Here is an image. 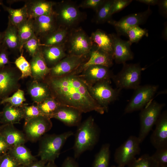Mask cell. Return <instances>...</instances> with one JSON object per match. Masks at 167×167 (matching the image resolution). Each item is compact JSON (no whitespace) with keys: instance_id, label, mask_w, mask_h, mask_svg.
I'll return each instance as SVG.
<instances>
[{"instance_id":"1","label":"cell","mask_w":167,"mask_h":167,"mask_svg":"<svg viewBox=\"0 0 167 167\" xmlns=\"http://www.w3.org/2000/svg\"><path fill=\"white\" fill-rule=\"evenodd\" d=\"M46 83L52 96L63 106L74 108L82 113L95 111L102 114L105 112L92 96L87 84L78 75L49 76Z\"/></svg>"},{"instance_id":"2","label":"cell","mask_w":167,"mask_h":167,"mask_svg":"<svg viewBox=\"0 0 167 167\" xmlns=\"http://www.w3.org/2000/svg\"><path fill=\"white\" fill-rule=\"evenodd\" d=\"M100 131L94 119L90 116L78 126L73 147L74 158L79 157L85 152L92 149L97 143Z\"/></svg>"},{"instance_id":"3","label":"cell","mask_w":167,"mask_h":167,"mask_svg":"<svg viewBox=\"0 0 167 167\" xmlns=\"http://www.w3.org/2000/svg\"><path fill=\"white\" fill-rule=\"evenodd\" d=\"M74 135L71 131L59 134L46 135L41 139L39 156L46 163L54 162L60 154L61 150L67 139Z\"/></svg>"},{"instance_id":"4","label":"cell","mask_w":167,"mask_h":167,"mask_svg":"<svg viewBox=\"0 0 167 167\" xmlns=\"http://www.w3.org/2000/svg\"><path fill=\"white\" fill-rule=\"evenodd\" d=\"M123 64L121 70L112 79L118 89L135 90L139 85L142 71L145 68L138 63Z\"/></svg>"},{"instance_id":"5","label":"cell","mask_w":167,"mask_h":167,"mask_svg":"<svg viewBox=\"0 0 167 167\" xmlns=\"http://www.w3.org/2000/svg\"><path fill=\"white\" fill-rule=\"evenodd\" d=\"M165 105L164 104L152 100L141 109L139 114L140 128L138 136L141 143L155 125Z\"/></svg>"},{"instance_id":"6","label":"cell","mask_w":167,"mask_h":167,"mask_svg":"<svg viewBox=\"0 0 167 167\" xmlns=\"http://www.w3.org/2000/svg\"><path fill=\"white\" fill-rule=\"evenodd\" d=\"M110 83V80H108L98 82L92 85L87 84L92 96L105 112L108 111L109 105L118 98L121 90L117 88L113 89Z\"/></svg>"},{"instance_id":"7","label":"cell","mask_w":167,"mask_h":167,"mask_svg":"<svg viewBox=\"0 0 167 167\" xmlns=\"http://www.w3.org/2000/svg\"><path fill=\"white\" fill-rule=\"evenodd\" d=\"M158 88V85H139L134 90L132 97L125 109L124 113H130L143 108L152 100Z\"/></svg>"},{"instance_id":"8","label":"cell","mask_w":167,"mask_h":167,"mask_svg":"<svg viewBox=\"0 0 167 167\" xmlns=\"http://www.w3.org/2000/svg\"><path fill=\"white\" fill-rule=\"evenodd\" d=\"M141 143L138 137L131 135L115 150L114 160L118 165L125 167L139 154Z\"/></svg>"},{"instance_id":"9","label":"cell","mask_w":167,"mask_h":167,"mask_svg":"<svg viewBox=\"0 0 167 167\" xmlns=\"http://www.w3.org/2000/svg\"><path fill=\"white\" fill-rule=\"evenodd\" d=\"M67 41L69 54L88 55L93 46L90 37L81 29L75 30L69 34Z\"/></svg>"},{"instance_id":"10","label":"cell","mask_w":167,"mask_h":167,"mask_svg":"<svg viewBox=\"0 0 167 167\" xmlns=\"http://www.w3.org/2000/svg\"><path fill=\"white\" fill-rule=\"evenodd\" d=\"M54 11L59 26L68 28L76 24L81 18L79 10L71 3L56 2Z\"/></svg>"},{"instance_id":"11","label":"cell","mask_w":167,"mask_h":167,"mask_svg":"<svg viewBox=\"0 0 167 167\" xmlns=\"http://www.w3.org/2000/svg\"><path fill=\"white\" fill-rule=\"evenodd\" d=\"M150 7L142 12L131 14L123 17L118 21L110 19L107 22L114 27L119 36H126L128 30L131 28L143 24L151 14Z\"/></svg>"},{"instance_id":"12","label":"cell","mask_w":167,"mask_h":167,"mask_svg":"<svg viewBox=\"0 0 167 167\" xmlns=\"http://www.w3.org/2000/svg\"><path fill=\"white\" fill-rule=\"evenodd\" d=\"M20 74L16 68L7 65L0 69V99L9 96L19 88Z\"/></svg>"},{"instance_id":"13","label":"cell","mask_w":167,"mask_h":167,"mask_svg":"<svg viewBox=\"0 0 167 167\" xmlns=\"http://www.w3.org/2000/svg\"><path fill=\"white\" fill-rule=\"evenodd\" d=\"M52 126L50 118L45 116H40L25 121L24 128L26 137L34 141L49 131Z\"/></svg>"},{"instance_id":"14","label":"cell","mask_w":167,"mask_h":167,"mask_svg":"<svg viewBox=\"0 0 167 167\" xmlns=\"http://www.w3.org/2000/svg\"><path fill=\"white\" fill-rule=\"evenodd\" d=\"M87 56L67 55L51 68L49 76L59 77L71 74L86 61Z\"/></svg>"},{"instance_id":"15","label":"cell","mask_w":167,"mask_h":167,"mask_svg":"<svg viewBox=\"0 0 167 167\" xmlns=\"http://www.w3.org/2000/svg\"><path fill=\"white\" fill-rule=\"evenodd\" d=\"M109 34L112 41V57L116 63L123 64L132 60L134 54L131 49L132 43L129 40H122L117 34Z\"/></svg>"},{"instance_id":"16","label":"cell","mask_w":167,"mask_h":167,"mask_svg":"<svg viewBox=\"0 0 167 167\" xmlns=\"http://www.w3.org/2000/svg\"><path fill=\"white\" fill-rule=\"evenodd\" d=\"M89 54L88 60L70 74L78 75L92 66L101 65L109 68L113 64V60L112 56L98 49L94 45Z\"/></svg>"},{"instance_id":"17","label":"cell","mask_w":167,"mask_h":167,"mask_svg":"<svg viewBox=\"0 0 167 167\" xmlns=\"http://www.w3.org/2000/svg\"><path fill=\"white\" fill-rule=\"evenodd\" d=\"M35 35L39 39L56 30L59 27L54 13L32 19Z\"/></svg>"},{"instance_id":"18","label":"cell","mask_w":167,"mask_h":167,"mask_svg":"<svg viewBox=\"0 0 167 167\" xmlns=\"http://www.w3.org/2000/svg\"><path fill=\"white\" fill-rule=\"evenodd\" d=\"M109 68L101 65H94L87 68L79 75L88 85L100 82L110 80L113 75Z\"/></svg>"},{"instance_id":"19","label":"cell","mask_w":167,"mask_h":167,"mask_svg":"<svg viewBox=\"0 0 167 167\" xmlns=\"http://www.w3.org/2000/svg\"><path fill=\"white\" fill-rule=\"evenodd\" d=\"M150 137V142L156 149L167 147V112L161 113Z\"/></svg>"},{"instance_id":"20","label":"cell","mask_w":167,"mask_h":167,"mask_svg":"<svg viewBox=\"0 0 167 167\" xmlns=\"http://www.w3.org/2000/svg\"><path fill=\"white\" fill-rule=\"evenodd\" d=\"M24 2L27 8L28 18L30 19L54 13V6L56 3L45 0H26Z\"/></svg>"},{"instance_id":"21","label":"cell","mask_w":167,"mask_h":167,"mask_svg":"<svg viewBox=\"0 0 167 167\" xmlns=\"http://www.w3.org/2000/svg\"><path fill=\"white\" fill-rule=\"evenodd\" d=\"M82 113L74 108L62 106L49 118L59 120L69 126H78L81 123Z\"/></svg>"},{"instance_id":"22","label":"cell","mask_w":167,"mask_h":167,"mask_svg":"<svg viewBox=\"0 0 167 167\" xmlns=\"http://www.w3.org/2000/svg\"><path fill=\"white\" fill-rule=\"evenodd\" d=\"M30 63L32 78L34 80L40 81L44 80L49 75L51 68L47 66L42 54L41 48L36 54L32 57Z\"/></svg>"},{"instance_id":"23","label":"cell","mask_w":167,"mask_h":167,"mask_svg":"<svg viewBox=\"0 0 167 167\" xmlns=\"http://www.w3.org/2000/svg\"><path fill=\"white\" fill-rule=\"evenodd\" d=\"M41 49L45 62L49 68L54 66L67 55L65 52V44L54 46L41 45Z\"/></svg>"},{"instance_id":"24","label":"cell","mask_w":167,"mask_h":167,"mask_svg":"<svg viewBox=\"0 0 167 167\" xmlns=\"http://www.w3.org/2000/svg\"><path fill=\"white\" fill-rule=\"evenodd\" d=\"M3 32V38L2 45L9 52L20 53V43L17 28L8 20L7 27Z\"/></svg>"},{"instance_id":"25","label":"cell","mask_w":167,"mask_h":167,"mask_svg":"<svg viewBox=\"0 0 167 167\" xmlns=\"http://www.w3.org/2000/svg\"><path fill=\"white\" fill-rule=\"evenodd\" d=\"M0 135L10 148L24 145L26 141L24 135L15 128L13 124L3 125Z\"/></svg>"},{"instance_id":"26","label":"cell","mask_w":167,"mask_h":167,"mask_svg":"<svg viewBox=\"0 0 167 167\" xmlns=\"http://www.w3.org/2000/svg\"><path fill=\"white\" fill-rule=\"evenodd\" d=\"M28 91L33 101L37 104L52 96L47 84L40 81L33 80L29 84Z\"/></svg>"},{"instance_id":"27","label":"cell","mask_w":167,"mask_h":167,"mask_svg":"<svg viewBox=\"0 0 167 167\" xmlns=\"http://www.w3.org/2000/svg\"><path fill=\"white\" fill-rule=\"evenodd\" d=\"M68 29L59 26L55 31L40 39L41 45L54 46L65 44L69 35Z\"/></svg>"},{"instance_id":"28","label":"cell","mask_w":167,"mask_h":167,"mask_svg":"<svg viewBox=\"0 0 167 167\" xmlns=\"http://www.w3.org/2000/svg\"><path fill=\"white\" fill-rule=\"evenodd\" d=\"M90 37L94 46L112 56V41L109 34L98 29L92 33Z\"/></svg>"},{"instance_id":"29","label":"cell","mask_w":167,"mask_h":167,"mask_svg":"<svg viewBox=\"0 0 167 167\" xmlns=\"http://www.w3.org/2000/svg\"><path fill=\"white\" fill-rule=\"evenodd\" d=\"M23 118L21 107H16L6 104L2 111L0 123L3 125L18 123Z\"/></svg>"},{"instance_id":"30","label":"cell","mask_w":167,"mask_h":167,"mask_svg":"<svg viewBox=\"0 0 167 167\" xmlns=\"http://www.w3.org/2000/svg\"><path fill=\"white\" fill-rule=\"evenodd\" d=\"M7 152L21 165L26 167L37 160L29 150L24 145L11 148Z\"/></svg>"},{"instance_id":"31","label":"cell","mask_w":167,"mask_h":167,"mask_svg":"<svg viewBox=\"0 0 167 167\" xmlns=\"http://www.w3.org/2000/svg\"><path fill=\"white\" fill-rule=\"evenodd\" d=\"M1 6L9 14L8 20L17 28L28 19L27 9L24 5L18 9H13L7 6L3 3Z\"/></svg>"},{"instance_id":"32","label":"cell","mask_w":167,"mask_h":167,"mask_svg":"<svg viewBox=\"0 0 167 167\" xmlns=\"http://www.w3.org/2000/svg\"><path fill=\"white\" fill-rule=\"evenodd\" d=\"M17 30L21 54L23 52V46L24 43L35 35L32 19L28 18L18 27Z\"/></svg>"},{"instance_id":"33","label":"cell","mask_w":167,"mask_h":167,"mask_svg":"<svg viewBox=\"0 0 167 167\" xmlns=\"http://www.w3.org/2000/svg\"><path fill=\"white\" fill-rule=\"evenodd\" d=\"M36 105L42 114L49 118L60 107L63 106L52 96L37 104Z\"/></svg>"},{"instance_id":"34","label":"cell","mask_w":167,"mask_h":167,"mask_svg":"<svg viewBox=\"0 0 167 167\" xmlns=\"http://www.w3.org/2000/svg\"><path fill=\"white\" fill-rule=\"evenodd\" d=\"M110 145L106 143L101 146L96 154L92 167H109L110 157Z\"/></svg>"},{"instance_id":"35","label":"cell","mask_w":167,"mask_h":167,"mask_svg":"<svg viewBox=\"0 0 167 167\" xmlns=\"http://www.w3.org/2000/svg\"><path fill=\"white\" fill-rule=\"evenodd\" d=\"M114 0H105L103 4L96 11L95 21L98 24L108 21L111 19L110 12Z\"/></svg>"},{"instance_id":"36","label":"cell","mask_w":167,"mask_h":167,"mask_svg":"<svg viewBox=\"0 0 167 167\" xmlns=\"http://www.w3.org/2000/svg\"><path fill=\"white\" fill-rule=\"evenodd\" d=\"M26 101L24 92L18 89L11 96H8L2 100L0 104H2L8 103L12 106L19 107L22 105Z\"/></svg>"},{"instance_id":"37","label":"cell","mask_w":167,"mask_h":167,"mask_svg":"<svg viewBox=\"0 0 167 167\" xmlns=\"http://www.w3.org/2000/svg\"><path fill=\"white\" fill-rule=\"evenodd\" d=\"M15 64L20 71V79H24L28 76L32 77L31 66L29 62L23 56V52L15 61Z\"/></svg>"},{"instance_id":"38","label":"cell","mask_w":167,"mask_h":167,"mask_svg":"<svg viewBox=\"0 0 167 167\" xmlns=\"http://www.w3.org/2000/svg\"><path fill=\"white\" fill-rule=\"evenodd\" d=\"M148 34V31L146 29L137 26L130 29L127 32L126 36L128 37L129 41L132 43L138 42Z\"/></svg>"},{"instance_id":"39","label":"cell","mask_w":167,"mask_h":167,"mask_svg":"<svg viewBox=\"0 0 167 167\" xmlns=\"http://www.w3.org/2000/svg\"><path fill=\"white\" fill-rule=\"evenodd\" d=\"M41 46L40 39L35 34L24 43L23 49L24 48L32 57L40 49Z\"/></svg>"},{"instance_id":"40","label":"cell","mask_w":167,"mask_h":167,"mask_svg":"<svg viewBox=\"0 0 167 167\" xmlns=\"http://www.w3.org/2000/svg\"><path fill=\"white\" fill-rule=\"evenodd\" d=\"M153 162L151 156L144 154L137 159L135 158L127 167H151Z\"/></svg>"},{"instance_id":"41","label":"cell","mask_w":167,"mask_h":167,"mask_svg":"<svg viewBox=\"0 0 167 167\" xmlns=\"http://www.w3.org/2000/svg\"><path fill=\"white\" fill-rule=\"evenodd\" d=\"M25 121L32 118L40 116H44L41 112L37 105H28L24 104L21 106Z\"/></svg>"},{"instance_id":"42","label":"cell","mask_w":167,"mask_h":167,"mask_svg":"<svg viewBox=\"0 0 167 167\" xmlns=\"http://www.w3.org/2000/svg\"><path fill=\"white\" fill-rule=\"evenodd\" d=\"M151 156L161 167H167V147L156 149Z\"/></svg>"},{"instance_id":"43","label":"cell","mask_w":167,"mask_h":167,"mask_svg":"<svg viewBox=\"0 0 167 167\" xmlns=\"http://www.w3.org/2000/svg\"><path fill=\"white\" fill-rule=\"evenodd\" d=\"M21 165L8 152L1 156L0 167H19Z\"/></svg>"},{"instance_id":"44","label":"cell","mask_w":167,"mask_h":167,"mask_svg":"<svg viewBox=\"0 0 167 167\" xmlns=\"http://www.w3.org/2000/svg\"><path fill=\"white\" fill-rule=\"evenodd\" d=\"M132 1V0H114L110 11V15L111 16L114 14L122 11Z\"/></svg>"},{"instance_id":"45","label":"cell","mask_w":167,"mask_h":167,"mask_svg":"<svg viewBox=\"0 0 167 167\" xmlns=\"http://www.w3.org/2000/svg\"><path fill=\"white\" fill-rule=\"evenodd\" d=\"M10 52L1 45L0 48V69L7 65H10L9 55Z\"/></svg>"},{"instance_id":"46","label":"cell","mask_w":167,"mask_h":167,"mask_svg":"<svg viewBox=\"0 0 167 167\" xmlns=\"http://www.w3.org/2000/svg\"><path fill=\"white\" fill-rule=\"evenodd\" d=\"M105 1V0H85L81 4L80 6L92 8L97 11Z\"/></svg>"},{"instance_id":"47","label":"cell","mask_w":167,"mask_h":167,"mask_svg":"<svg viewBox=\"0 0 167 167\" xmlns=\"http://www.w3.org/2000/svg\"><path fill=\"white\" fill-rule=\"evenodd\" d=\"M61 167H79V166L75 158L68 156L64 160Z\"/></svg>"},{"instance_id":"48","label":"cell","mask_w":167,"mask_h":167,"mask_svg":"<svg viewBox=\"0 0 167 167\" xmlns=\"http://www.w3.org/2000/svg\"><path fill=\"white\" fill-rule=\"evenodd\" d=\"M10 148L3 137L0 135V156L7 153Z\"/></svg>"},{"instance_id":"49","label":"cell","mask_w":167,"mask_h":167,"mask_svg":"<svg viewBox=\"0 0 167 167\" xmlns=\"http://www.w3.org/2000/svg\"><path fill=\"white\" fill-rule=\"evenodd\" d=\"M160 13L166 17L167 15V0H159L158 4Z\"/></svg>"},{"instance_id":"50","label":"cell","mask_w":167,"mask_h":167,"mask_svg":"<svg viewBox=\"0 0 167 167\" xmlns=\"http://www.w3.org/2000/svg\"><path fill=\"white\" fill-rule=\"evenodd\" d=\"M46 162L41 160L36 161L26 167H45Z\"/></svg>"},{"instance_id":"51","label":"cell","mask_w":167,"mask_h":167,"mask_svg":"<svg viewBox=\"0 0 167 167\" xmlns=\"http://www.w3.org/2000/svg\"><path fill=\"white\" fill-rule=\"evenodd\" d=\"M136 1L149 5H157L159 1L158 0H137Z\"/></svg>"},{"instance_id":"52","label":"cell","mask_w":167,"mask_h":167,"mask_svg":"<svg viewBox=\"0 0 167 167\" xmlns=\"http://www.w3.org/2000/svg\"><path fill=\"white\" fill-rule=\"evenodd\" d=\"M167 25L166 22L165 23L164 27L163 30L162 32V37L165 40H167Z\"/></svg>"},{"instance_id":"53","label":"cell","mask_w":167,"mask_h":167,"mask_svg":"<svg viewBox=\"0 0 167 167\" xmlns=\"http://www.w3.org/2000/svg\"><path fill=\"white\" fill-rule=\"evenodd\" d=\"M45 167H58L54 162H49L46 163Z\"/></svg>"},{"instance_id":"54","label":"cell","mask_w":167,"mask_h":167,"mask_svg":"<svg viewBox=\"0 0 167 167\" xmlns=\"http://www.w3.org/2000/svg\"><path fill=\"white\" fill-rule=\"evenodd\" d=\"M22 0H6V2L7 3L11 5L14 3H16L17 2H22L23 1Z\"/></svg>"},{"instance_id":"55","label":"cell","mask_w":167,"mask_h":167,"mask_svg":"<svg viewBox=\"0 0 167 167\" xmlns=\"http://www.w3.org/2000/svg\"><path fill=\"white\" fill-rule=\"evenodd\" d=\"M4 36V32L0 31V48L2 44Z\"/></svg>"},{"instance_id":"56","label":"cell","mask_w":167,"mask_h":167,"mask_svg":"<svg viewBox=\"0 0 167 167\" xmlns=\"http://www.w3.org/2000/svg\"><path fill=\"white\" fill-rule=\"evenodd\" d=\"M153 160V159H152ZM151 167H161L153 161V163Z\"/></svg>"},{"instance_id":"57","label":"cell","mask_w":167,"mask_h":167,"mask_svg":"<svg viewBox=\"0 0 167 167\" xmlns=\"http://www.w3.org/2000/svg\"><path fill=\"white\" fill-rule=\"evenodd\" d=\"M111 167H124L119 166L118 165L117 166L113 165L111 166Z\"/></svg>"},{"instance_id":"58","label":"cell","mask_w":167,"mask_h":167,"mask_svg":"<svg viewBox=\"0 0 167 167\" xmlns=\"http://www.w3.org/2000/svg\"><path fill=\"white\" fill-rule=\"evenodd\" d=\"M3 3V1L0 0V6H1L2 4Z\"/></svg>"},{"instance_id":"59","label":"cell","mask_w":167,"mask_h":167,"mask_svg":"<svg viewBox=\"0 0 167 167\" xmlns=\"http://www.w3.org/2000/svg\"><path fill=\"white\" fill-rule=\"evenodd\" d=\"M19 167H26L25 166H23V165H21L20 166H19Z\"/></svg>"},{"instance_id":"60","label":"cell","mask_w":167,"mask_h":167,"mask_svg":"<svg viewBox=\"0 0 167 167\" xmlns=\"http://www.w3.org/2000/svg\"><path fill=\"white\" fill-rule=\"evenodd\" d=\"M2 125L0 126V131H1V129L2 128Z\"/></svg>"},{"instance_id":"61","label":"cell","mask_w":167,"mask_h":167,"mask_svg":"<svg viewBox=\"0 0 167 167\" xmlns=\"http://www.w3.org/2000/svg\"><path fill=\"white\" fill-rule=\"evenodd\" d=\"M1 114H2V112H0V118L1 117Z\"/></svg>"},{"instance_id":"62","label":"cell","mask_w":167,"mask_h":167,"mask_svg":"<svg viewBox=\"0 0 167 167\" xmlns=\"http://www.w3.org/2000/svg\"><path fill=\"white\" fill-rule=\"evenodd\" d=\"M1 156H0V158H1Z\"/></svg>"}]
</instances>
